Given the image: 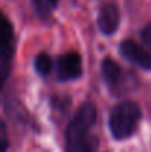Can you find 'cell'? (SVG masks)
I'll list each match as a JSON object with an SVG mask.
<instances>
[{
    "label": "cell",
    "mask_w": 151,
    "mask_h": 152,
    "mask_svg": "<svg viewBox=\"0 0 151 152\" xmlns=\"http://www.w3.org/2000/svg\"><path fill=\"white\" fill-rule=\"evenodd\" d=\"M12 56H13V49H0V86L1 87L4 80L9 77L12 68Z\"/></svg>",
    "instance_id": "ba28073f"
},
{
    "label": "cell",
    "mask_w": 151,
    "mask_h": 152,
    "mask_svg": "<svg viewBox=\"0 0 151 152\" xmlns=\"http://www.w3.org/2000/svg\"><path fill=\"white\" fill-rule=\"evenodd\" d=\"M120 24V9L116 1L108 0L105 1L99 9L98 13V27L105 36H111L116 33Z\"/></svg>",
    "instance_id": "277c9868"
},
{
    "label": "cell",
    "mask_w": 151,
    "mask_h": 152,
    "mask_svg": "<svg viewBox=\"0 0 151 152\" xmlns=\"http://www.w3.org/2000/svg\"><path fill=\"white\" fill-rule=\"evenodd\" d=\"M96 124V108L85 102L71 118L65 133V152H96L98 137L92 133Z\"/></svg>",
    "instance_id": "6da1fadb"
},
{
    "label": "cell",
    "mask_w": 151,
    "mask_h": 152,
    "mask_svg": "<svg viewBox=\"0 0 151 152\" xmlns=\"http://www.w3.org/2000/svg\"><path fill=\"white\" fill-rule=\"evenodd\" d=\"M34 66L40 75H48L52 69V58L45 52L39 53L34 59Z\"/></svg>",
    "instance_id": "9c48e42d"
},
{
    "label": "cell",
    "mask_w": 151,
    "mask_h": 152,
    "mask_svg": "<svg viewBox=\"0 0 151 152\" xmlns=\"http://www.w3.org/2000/svg\"><path fill=\"white\" fill-rule=\"evenodd\" d=\"M0 90H1V86H0Z\"/></svg>",
    "instance_id": "5bb4252c"
},
{
    "label": "cell",
    "mask_w": 151,
    "mask_h": 152,
    "mask_svg": "<svg viewBox=\"0 0 151 152\" xmlns=\"http://www.w3.org/2000/svg\"><path fill=\"white\" fill-rule=\"evenodd\" d=\"M122 55L144 69H151V50L139 46L133 40H124L120 45Z\"/></svg>",
    "instance_id": "8992f818"
},
{
    "label": "cell",
    "mask_w": 151,
    "mask_h": 152,
    "mask_svg": "<svg viewBox=\"0 0 151 152\" xmlns=\"http://www.w3.org/2000/svg\"><path fill=\"white\" fill-rule=\"evenodd\" d=\"M9 146L7 134H6V127L3 123H0V152H6Z\"/></svg>",
    "instance_id": "8fae6325"
},
{
    "label": "cell",
    "mask_w": 151,
    "mask_h": 152,
    "mask_svg": "<svg viewBox=\"0 0 151 152\" xmlns=\"http://www.w3.org/2000/svg\"><path fill=\"white\" fill-rule=\"evenodd\" d=\"M33 6H34L36 13H37L40 18H43V19L49 18L50 12H52V9H53L49 3L45 1V0H33Z\"/></svg>",
    "instance_id": "30bf717a"
},
{
    "label": "cell",
    "mask_w": 151,
    "mask_h": 152,
    "mask_svg": "<svg viewBox=\"0 0 151 152\" xmlns=\"http://www.w3.org/2000/svg\"><path fill=\"white\" fill-rule=\"evenodd\" d=\"M141 37H142V40H144V43L151 48V22L142 30V33H141Z\"/></svg>",
    "instance_id": "7c38bea8"
},
{
    "label": "cell",
    "mask_w": 151,
    "mask_h": 152,
    "mask_svg": "<svg viewBox=\"0 0 151 152\" xmlns=\"http://www.w3.org/2000/svg\"><path fill=\"white\" fill-rule=\"evenodd\" d=\"M102 78L105 80L107 86L114 93H122V92L127 90L126 86L123 84V83H126L124 75H123V69L111 58H105L102 61Z\"/></svg>",
    "instance_id": "5b68a950"
},
{
    "label": "cell",
    "mask_w": 151,
    "mask_h": 152,
    "mask_svg": "<svg viewBox=\"0 0 151 152\" xmlns=\"http://www.w3.org/2000/svg\"><path fill=\"white\" fill-rule=\"evenodd\" d=\"M0 49H13V28L9 19L0 12Z\"/></svg>",
    "instance_id": "52a82bcc"
},
{
    "label": "cell",
    "mask_w": 151,
    "mask_h": 152,
    "mask_svg": "<svg viewBox=\"0 0 151 152\" xmlns=\"http://www.w3.org/2000/svg\"><path fill=\"white\" fill-rule=\"evenodd\" d=\"M82 72V58L77 52H67L58 58V78L61 81L76 80Z\"/></svg>",
    "instance_id": "3957f363"
},
{
    "label": "cell",
    "mask_w": 151,
    "mask_h": 152,
    "mask_svg": "<svg viewBox=\"0 0 151 152\" xmlns=\"http://www.w3.org/2000/svg\"><path fill=\"white\" fill-rule=\"evenodd\" d=\"M141 120V108L136 102L124 101L114 106L110 114V130L114 139L123 140L130 137Z\"/></svg>",
    "instance_id": "7a4b0ae2"
},
{
    "label": "cell",
    "mask_w": 151,
    "mask_h": 152,
    "mask_svg": "<svg viewBox=\"0 0 151 152\" xmlns=\"http://www.w3.org/2000/svg\"><path fill=\"white\" fill-rule=\"evenodd\" d=\"M45 1H48V3H49L52 7H55V6L58 4V0H45Z\"/></svg>",
    "instance_id": "4fadbf2b"
}]
</instances>
